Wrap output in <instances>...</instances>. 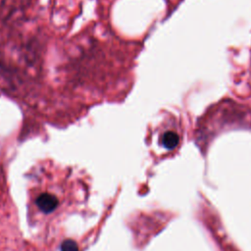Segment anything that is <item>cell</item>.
<instances>
[{
    "label": "cell",
    "instance_id": "cell-2",
    "mask_svg": "<svg viewBox=\"0 0 251 251\" xmlns=\"http://www.w3.org/2000/svg\"><path fill=\"white\" fill-rule=\"evenodd\" d=\"M178 142H179V137L177 133H176L175 131H166L161 138L162 145L169 150L176 148Z\"/></svg>",
    "mask_w": 251,
    "mask_h": 251
},
{
    "label": "cell",
    "instance_id": "cell-1",
    "mask_svg": "<svg viewBox=\"0 0 251 251\" xmlns=\"http://www.w3.org/2000/svg\"><path fill=\"white\" fill-rule=\"evenodd\" d=\"M34 205L38 212L49 215L58 209L59 197L51 192H42L35 197Z\"/></svg>",
    "mask_w": 251,
    "mask_h": 251
},
{
    "label": "cell",
    "instance_id": "cell-3",
    "mask_svg": "<svg viewBox=\"0 0 251 251\" xmlns=\"http://www.w3.org/2000/svg\"><path fill=\"white\" fill-rule=\"evenodd\" d=\"M61 251H78V248L75 241L68 239L62 243Z\"/></svg>",
    "mask_w": 251,
    "mask_h": 251
}]
</instances>
